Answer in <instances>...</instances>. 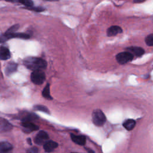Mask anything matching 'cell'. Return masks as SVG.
<instances>
[{
	"label": "cell",
	"instance_id": "29",
	"mask_svg": "<svg viewBox=\"0 0 153 153\" xmlns=\"http://www.w3.org/2000/svg\"><path fill=\"white\" fill-rule=\"evenodd\" d=\"M47 1H58V0H47Z\"/></svg>",
	"mask_w": 153,
	"mask_h": 153
},
{
	"label": "cell",
	"instance_id": "27",
	"mask_svg": "<svg viewBox=\"0 0 153 153\" xmlns=\"http://www.w3.org/2000/svg\"><path fill=\"white\" fill-rule=\"evenodd\" d=\"M7 1L8 2H19V0H5Z\"/></svg>",
	"mask_w": 153,
	"mask_h": 153
},
{
	"label": "cell",
	"instance_id": "11",
	"mask_svg": "<svg viewBox=\"0 0 153 153\" xmlns=\"http://www.w3.org/2000/svg\"><path fill=\"white\" fill-rule=\"evenodd\" d=\"M58 146L57 143L53 140H49L44 143V149L46 152H52L54 149H56Z\"/></svg>",
	"mask_w": 153,
	"mask_h": 153
},
{
	"label": "cell",
	"instance_id": "9",
	"mask_svg": "<svg viewBox=\"0 0 153 153\" xmlns=\"http://www.w3.org/2000/svg\"><path fill=\"white\" fill-rule=\"evenodd\" d=\"M13 146L8 142H0V153H11Z\"/></svg>",
	"mask_w": 153,
	"mask_h": 153
},
{
	"label": "cell",
	"instance_id": "12",
	"mask_svg": "<svg viewBox=\"0 0 153 153\" xmlns=\"http://www.w3.org/2000/svg\"><path fill=\"white\" fill-rule=\"evenodd\" d=\"M71 138L73 142L78 145H84L85 143V138L84 136H77L74 134H71Z\"/></svg>",
	"mask_w": 153,
	"mask_h": 153
},
{
	"label": "cell",
	"instance_id": "24",
	"mask_svg": "<svg viewBox=\"0 0 153 153\" xmlns=\"http://www.w3.org/2000/svg\"><path fill=\"white\" fill-rule=\"evenodd\" d=\"M38 149L36 147H32L29 149L27 151V153H38Z\"/></svg>",
	"mask_w": 153,
	"mask_h": 153
},
{
	"label": "cell",
	"instance_id": "6",
	"mask_svg": "<svg viewBox=\"0 0 153 153\" xmlns=\"http://www.w3.org/2000/svg\"><path fill=\"white\" fill-rule=\"evenodd\" d=\"M48 139V134L43 130L38 132L35 138V142L38 145H42Z\"/></svg>",
	"mask_w": 153,
	"mask_h": 153
},
{
	"label": "cell",
	"instance_id": "16",
	"mask_svg": "<svg viewBox=\"0 0 153 153\" xmlns=\"http://www.w3.org/2000/svg\"><path fill=\"white\" fill-rule=\"evenodd\" d=\"M17 65L15 63H10L5 68V74L7 75L11 74L17 70Z\"/></svg>",
	"mask_w": 153,
	"mask_h": 153
},
{
	"label": "cell",
	"instance_id": "2",
	"mask_svg": "<svg viewBox=\"0 0 153 153\" xmlns=\"http://www.w3.org/2000/svg\"><path fill=\"white\" fill-rule=\"evenodd\" d=\"M93 123L97 126H103L106 121V117L103 112L99 109L95 110L92 114Z\"/></svg>",
	"mask_w": 153,
	"mask_h": 153
},
{
	"label": "cell",
	"instance_id": "22",
	"mask_svg": "<svg viewBox=\"0 0 153 153\" xmlns=\"http://www.w3.org/2000/svg\"><path fill=\"white\" fill-rule=\"evenodd\" d=\"M34 109H36V110H38V111H43V112H47V113H48L49 112V111L48 109H47V107L44 106H42V105H37V106H35L34 107Z\"/></svg>",
	"mask_w": 153,
	"mask_h": 153
},
{
	"label": "cell",
	"instance_id": "30",
	"mask_svg": "<svg viewBox=\"0 0 153 153\" xmlns=\"http://www.w3.org/2000/svg\"><path fill=\"white\" fill-rule=\"evenodd\" d=\"M72 153H76V152H72Z\"/></svg>",
	"mask_w": 153,
	"mask_h": 153
},
{
	"label": "cell",
	"instance_id": "14",
	"mask_svg": "<svg viewBox=\"0 0 153 153\" xmlns=\"http://www.w3.org/2000/svg\"><path fill=\"white\" fill-rule=\"evenodd\" d=\"M12 126L7 121L1 119L0 120V130L2 131H8L11 130Z\"/></svg>",
	"mask_w": 153,
	"mask_h": 153
},
{
	"label": "cell",
	"instance_id": "15",
	"mask_svg": "<svg viewBox=\"0 0 153 153\" xmlns=\"http://www.w3.org/2000/svg\"><path fill=\"white\" fill-rule=\"evenodd\" d=\"M135 125H136V122L134 120H132V119L127 120L123 123L124 127L127 130H131L134 127Z\"/></svg>",
	"mask_w": 153,
	"mask_h": 153
},
{
	"label": "cell",
	"instance_id": "18",
	"mask_svg": "<svg viewBox=\"0 0 153 153\" xmlns=\"http://www.w3.org/2000/svg\"><path fill=\"white\" fill-rule=\"evenodd\" d=\"M42 96L48 100H51L52 97L50 95V85L49 84H47L46 86L44 87L42 92Z\"/></svg>",
	"mask_w": 153,
	"mask_h": 153
},
{
	"label": "cell",
	"instance_id": "21",
	"mask_svg": "<svg viewBox=\"0 0 153 153\" xmlns=\"http://www.w3.org/2000/svg\"><path fill=\"white\" fill-rule=\"evenodd\" d=\"M19 25H15L11 26L10 28H9L8 30L5 32V34H9V33H14L19 29Z\"/></svg>",
	"mask_w": 153,
	"mask_h": 153
},
{
	"label": "cell",
	"instance_id": "1",
	"mask_svg": "<svg viewBox=\"0 0 153 153\" xmlns=\"http://www.w3.org/2000/svg\"><path fill=\"white\" fill-rule=\"evenodd\" d=\"M24 64L28 69L35 71H41L47 67V62L42 59L30 57L24 60Z\"/></svg>",
	"mask_w": 153,
	"mask_h": 153
},
{
	"label": "cell",
	"instance_id": "25",
	"mask_svg": "<svg viewBox=\"0 0 153 153\" xmlns=\"http://www.w3.org/2000/svg\"><path fill=\"white\" fill-rule=\"evenodd\" d=\"M145 0H133V2L134 3H140V2H142L143 1H145Z\"/></svg>",
	"mask_w": 153,
	"mask_h": 153
},
{
	"label": "cell",
	"instance_id": "10",
	"mask_svg": "<svg viewBox=\"0 0 153 153\" xmlns=\"http://www.w3.org/2000/svg\"><path fill=\"white\" fill-rule=\"evenodd\" d=\"M123 32L121 27L118 26H112L109 27L107 30V35L108 36H112L120 33Z\"/></svg>",
	"mask_w": 153,
	"mask_h": 153
},
{
	"label": "cell",
	"instance_id": "26",
	"mask_svg": "<svg viewBox=\"0 0 153 153\" xmlns=\"http://www.w3.org/2000/svg\"><path fill=\"white\" fill-rule=\"evenodd\" d=\"M85 149L87 150V152H88V153H94L93 150H91V149H89V148H85Z\"/></svg>",
	"mask_w": 153,
	"mask_h": 153
},
{
	"label": "cell",
	"instance_id": "4",
	"mask_svg": "<svg viewBox=\"0 0 153 153\" xmlns=\"http://www.w3.org/2000/svg\"><path fill=\"white\" fill-rule=\"evenodd\" d=\"M134 56L128 51L121 52L116 56V59L120 64H125L131 61Z\"/></svg>",
	"mask_w": 153,
	"mask_h": 153
},
{
	"label": "cell",
	"instance_id": "8",
	"mask_svg": "<svg viewBox=\"0 0 153 153\" xmlns=\"http://www.w3.org/2000/svg\"><path fill=\"white\" fill-rule=\"evenodd\" d=\"M126 50H128V51L131 53L133 55H134L137 57L142 56L145 53V50L139 47H127Z\"/></svg>",
	"mask_w": 153,
	"mask_h": 153
},
{
	"label": "cell",
	"instance_id": "17",
	"mask_svg": "<svg viewBox=\"0 0 153 153\" xmlns=\"http://www.w3.org/2000/svg\"><path fill=\"white\" fill-rule=\"evenodd\" d=\"M37 118H38V117L35 114L29 113V114H27L26 115L24 116L22 118V123H23V122H31L32 121L36 120Z\"/></svg>",
	"mask_w": 153,
	"mask_h": 153
},
{
	"label": "cell",
	"instance_id": "23",
	"mask_svg": "<svg viewBox=\"0 0 153 153\" xmlns=\"http://www.w3.org/2000/svg\"><path fill=\"white\" fill-rule=\"evenodd\" d=\"M27 9L30 10H33L35 11L36 12H41V11H43L44 10V8L42 7H26Z\"/></svg>",
	"mask_w": 153,
	"mask_h": 153
},
{
	"label": "cell",
	"instance_id": "13",
	"mask_svg": "<svg viewBox=\"0 0 153 153\" xmlns=\"http://www.w3.org/2000/svg\"><path fill=\"white\" fill-rule=\"evenodd\" d=\"M10 52L7 47H2L0 48V59L5 60L10 58Z\"/></svg>",
	"mask_w": 153,
	"mask_h": 153
},
{
	"label": "cell",
	"instance_id": "20",
	"mask_svg": "<svg viewBox=\"0 0 153 153\" xmlns=\"http://www.w3.org/2000/svg\"><path fill=\"white\" fill-rule=\"evenodd\" d=\"M19 2L25 5L26 7H32L33 4L32 0H19Z\"/></svg>",
	"mask_w": 153,
	"mask_h": 153
},
{
	"label": "cell",
	"instance_id": "28",
	"mask_svg": "<svg viewBox=\"0 0 153 153\" xmlns=\"http://www.w3.org/2000/svg\"><path fill=\"white\" fill-rule=\"evenodd\" d=\"M27 143H28L29 145H32L31 139H30V138H28V139H27Z\"/></svg>",
	"mask_w": 153,
	"mask_h": 153
},
{
	"label": "cell",
	"instance_id": "19",
	"mask_svg": "<svg viewBox=\"0 0 153 153\" xmlns=\"http://www.w3.org/2000/svg\"><path fill=\"white\" fill-rule=\"evenodd\" d=\"M145 42L148 46H152L153 45V34L151 33L150 35H148L145 38Z\"/></svg>",
	"mask_w": 153,
	"mask_h": 153
},
{
	"label": "cell",
	"instance_id": "5",
	"mask_svg": "<svg viewBox=\"0 0 153 153\" xmlns=\"http://www.w3.org/2000/svg\"><path fill=\"white\" fill-rule=\"evenodd\" d=\"M12 38H18L24 39H27L30 38V36L27 33H11L9 34H5L0 37V41H5L8 39Z\"/></svg>",
	"mask_w": 153,
	"mask_h": 153
},
{
	"label": "cell",
	"instance_id": "7",
	"mask_svg": "<svg viewBox=\"0 0 153 153\" xmlns=\"http://www.w3.org/2000/svg\"><path fill=\"white\" fill-rule=\"evenodd\" d=\"M22 126L23 131L26 133H30L38 129V126L32 122H23L22 123Z\"/></svg>",
	"mask_w": 153,
	"mask_h": 153
},
{
	"label": "cell",
	"instance_id": "3",
	"mask_svg": "<svg viewBox=\"0 0 153 153\" xmlns=\"http://www.w3.org/2000/svg\"><path fill=\"white\" fill-rule=\"evenodd\" d=\"M30 78L34 84L40 85L45 81V75L41 71H35L31 74Z\"/></svg>",
	"mask_w": 153,
	"mask_h": 153
}]
</instances>
